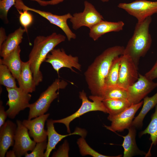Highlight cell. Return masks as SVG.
Instances as JSON below:
<instances>
[{
	"label": "cell",
	"mask_w": 157,
	"mask_h": 157,
	"mask_svg": "<svg viewBox=\"0 0 157 157\" xmlns=\"http://www.w3.org/2000/svg\"><path fill=\"white\" fill-rule=\"evenodd\" d=\"M47 142V140L37 143L31 153H26L25 157H44V151L46 149Z\"/></svg>",
	"instance_id": "obj_32"
},
{
	"label": "cell",
	"mask_w": 157,
	"mask_h": 157,
	"mask_svg": "<svg viewBox=\"0 0 157 157\" xmlns=\"http://www.w3.org/2000/svg\"><path fill=\"white\" fill-rule=\"evenodd\" d=\"M124 25V23L122 21L111 22L103 20L90 29L89 36L95 41L106 33L122 30Z\"/></svg>",
	"instance_id": "obj_18"
},
{
	"label": "cell",
	"mask_w": 157,
	"mask_h": 157,
	"mask_svg": "<svg viewBox=\"0 0 157 157\" xmlns=\"http://www.w3.org/2000/svg\"><path fill=\"white\" fill-rule=\"evenodd\" d=\"M67 83L63 80L56 78L47 89L40 94L34 103L30 104L28 119L35 118L44 114L48 110L51 103L58 96L56 92L60 89H65Z\"/></svg>",
	"instance_id": "obj_4"
},
{
	"label": "cell",
	"mask_w": 157,
	"mask_h": 157,
	"mask_svg": "<svg viewBox=\"0 0 157 157\" xmlns=\"http://www.w3.org/2000/svg\"><path fill=\"white\" fill-rule=\"evenodd\" d=\"M16 0H0V18L6 24L8 23V14L10 9L15 4Z\"/></svg>",
	"instance_id": "obj_31"
},
{
	"label": "cell",
	"mask_w": 157,
	"mask_h": 157,
	"mask_svg": "<svg viewBox=\"0 0 157 157\" xmlns=\"http://www.w3.org/2000/svg\"><path fill=\"white\" fill-rule=\"evenodd\" d=\"M84 137H81L79 138L77 143L79 149L81 154L82 156L90 155L94 157H119L121 155L117 156H109L101 154L92 148L87 143Z\"/></svg>",
	"instance_id": "obj_29"
},
{
	"label": "cell",
	"mask_w": 157,
	"mask_h": 157,
	"mask_svg": "<svg viewBox=\"0 0 157 157\" xmlns=\"http://www.w3.org/2000/svg\"><path fill=\"white\" fill-rule=\"evenodd\" d=\"M2 102L0 101V127L5 122V120L8 115L5 110L4 107L2 105Z\"/></svg>",
	"instance_id": "obj_35"
},
{
	"label": "cell",
	"mask_w": 157,
	"mask_h": 157,
	"mask_svg": "<svg viewBox=\"0 0 157 157\" xmlns=\"http://www.w3.org/2000/svg\"><path fill=\"white\" fill-rule=\"evenodd\" d=\"M121 58L117 85L127 90L138 80V68L129 56L123 55Z\"/></svg>",
	"instance_id": "obj_13"
},
{
	"label": "cell",
	"mask_w": 157,
	"mask_h": 157,
	"mask_svg": "<svg viewBox=\"0 0 157 157\" xmlns=\"http://www.w3.org/2000/svg\"><path fill=\"white\" fill-rule=\"evenodd\" d=\"M32 1H34L37 2L39 4L40 6H44V0H31Z\"/></svg>",
	"instance_id": "obj_39"
},
{
	"label": "cell",
	"mask_w": 157,
	"mask_h": 157,
	"mask_svg": "<svg viewBox=\"0 0 157 157\" xmlns=\"http://www.w3.org/2000/svg\"><path fill=\"white\" fill-rule=\"evenodd\" d=\"M53 120H47V136L48 141L47 149L44 153V157H48L52 151L55 148L57 144L63 138L73 135H77L85 138L86 135V131L82 129L76 128L74 131L68 134L63 135L59 134L56 131Z\"/></svg>",
	"instance_id": "obj_16"
},
{
	"label": "cell",
	"mask_w": 157,
	"mask_h": 157,
	"mask_svg": "<svg viewBox=\"0 0 157 157\" xmlns=\"http://www.w3.org/2000/svg\"><path fill=\"white\" fill-rule=\"evenodd\" d=\"M150 135V140L151 143L150 149L145 157L151 156L150 151L153 145H156L157 144V104L155 106L154 112L151 116V120L147 128L140 134L141 136L146 134Z\"/></svg>",
	"instance_id": "obj_25"
},
{
	"label": "cell",
	"mask_w": 157,
	"mask_h": 157,
	"mask_svg": "<svg viewBox=\"0 0 157 157\" xmlns=\"http://www.w3.org/2000/svg\"><path fill=\"white\" fill-rule=\"evenodd\" d=\"M69 150L68 144L66 141H65L61 146L59 147L58 150L54 152L52 157H68V151Z\"/></svg>",
	"instance_id": "obj_33"
},
{
	"label": "cell",
	"mask_w": 157,
	"mask_h": 157,
	"mask_svg": "<svg viewBox=\"0 0 157 157\" xmlns=\"http://www.w3.org/2000/svg\"><path fill=\"white\" fill-rule=\"evenodd\" d=\"M6 88L8 97L6 105L9 107L6 112L9 118L13 119L20 111L28 108L31 95L19 87Z\"/></svg>",
	"instance_id": "obj_9"
},
{
	"label": "cell",
	"mask_w": 157,
	"mask_h": 157,
	"mask_svg": "<svg viewBox=\"0 0 157 157\" xmlns=\"http://www.w3.org/2000/svg\"><path fill=\"white\" fill-rule=\"evenodd\" d=\"M143 99L142 109L138 115L134 118L131 125L135 128L142 127L145 116L157 104V92L151 97L146 96Z\"/></svg>",
	"instance_id": "obj_23"
},
{
	"label": "cell",
	"mask_w": 157,
	"mask_h": 157,
	"mask_svg": "<svg viewBox=\"0 0 157 157\" xmlns=\"http://www.w3.org/2000/svg\"><path fill=\"white\" fill-rule=\"evenodd\" d=\"M151 21L149 17L141 22H137L132 36L124 47L123 55L129 56L138 68L140 58L144 56L151 46L149 27Z\"/></svg>",
	"instance_id": "obj_3"
},
{
	"label": "cell",
	"mask_w": 157,
	"mask_h": 157,
	"mask_svg": "<svg viewBox=\"0 0 157 157\" xmlns=\"http://www.w3.org/2000/svg\"><path fill=\"white\" fill-rule=\"evenodd\" d=\"M6 157H16L15 151L12 150L6 152Z\"/></svg>",
	"instance_id": "obj_38"
},
{
	"label": "cell",
	"mask_w": 157,
	"mask_h": 157,
	"mask_svg": "<svg viewBox=\"0 0 157 157\" xmlns=\"http://www.w3.org/2000/svg\"><path fill=\"white\" fill-rule=\"evenodd\" d=\"M66 38L63 35L53 32L47 36H38L34 39L28 61L36 86L42 81L43 75L40 70L42 63L44 62L48 54L57 45L65 41Z\"/></svg>",
	"instance_id": "obj_2"
},
{
	"label": "cell",
	"mask_w": 157,
	"mask_h": 157,
	"mask_svg": "<svg viewBox=\"0 0 157 157\" xmlns=\"http://www.w3.org/2000/svg\"><path fill=\"white\" fill-rule=\"evenodd\" d=\"M124 49L119 45L108 48L88 66L84 75L92 95L100 96L106 87L105 80L113 62L123 54Z\"/></svg>",
	"instance_id": "obj_1"
},
{
	"label": "cell",
	"mask_w": 157,
	"mask_h": 157,
	"mask_svg": "<svg viewBox=\"0 0 157 157\" xmlns=\"http://www.w3.org/2000/svg\"><path fill=\"white\" fill-rule=\"evenodd\" d=\"M21 51L19 46L6 57L0 59V64L6 65L17 80L19 77L23 62L20 57Z\"/></svg>",
	"instance_id": "obj_20"
},
{
	"label": "cell",
	"mask_w": 157,
	"mask_h": 157,
	"mask_svg": "<svg viewBox=\"0 0 157 157\" xmlns=\"http://www.w3.org/2000/svg\"><path fill=\"white\" fill-rule=\"evenodd\" d=\"M157 87V82L139 74L137 81L127 89V99L131 105L138 103Z\"/></svg>",
	"instance_id": "obj_11"
},
{
	"label": "cell",
	"mask_w": 157,
	"mask_h": 157,
	"mask_svg": "<svg viewBox=\"0 0 157 157\" xmlns=\"http://www.w3.org/2000/svg\"><path fill=\"white\" fill-rule=\"evenodd\" d=\"M79 97L81 100L82 104L79 109L72 114L65 118L58 120H53L54 123H62L66 126L67 131L70 133L69 124L75 119L79 117L85 113L92 111H100L107 113V110L103 103V99L100 97L91 95L89 98L93 101L88 99L86 94L84 90L79 92Z\"/></svg>",
	"instance_id": "obj_5"
},
{
	"label": "cell",
	"mask_w": 157,
	"mask_h": 157,
	"mask_svg": "<svg viewBox=\"0 0 157 157\" xmlns=\"http://www.w3.org/2000/svg\"><path fill=\"white\" fill-rule=\"evenodd\" d=\"M128 133L125 136H121L124 138L122 146L124 149L123 157H131L133 156L146 154L138 148L136 142V128L131 126L128 129Z\"/></svg>",
	"instance_id": "obj_21"
},
{
	"label": "cell",
	"mask_w": 157,
	"mask_h": 157,
	"mask_svg": "<svg viewBox=\"0 0 157 157\" xmlns=\"http://www.w3.org/2000/svg\"><path fill=\"white\" fill-rule=\"evenodd\" d=\"M17 11L20 14L19 18V23L25 29L26 32L27 33L28 28L33 22V16L28 10H23V11L19 10Z\"/></svg>",
	"instance_id": "obj_30"
},
{
	"label": "cell",
	"mask_w": 157,
	"mask_h": 157,
	"mask_svg": "<svg viewBox=\"0 0 157 157\" xmlns=\"http://www.w3.org/2000/svg\"><path fill=\"white\" fill-rule=\"evenodd\" d=\"M17 125L7 120L0 127V157H4L9 147L13 146Z\"/></svg>",
	"instance_id": "obj_17"
},
{
	"label": "cell",
	"mask_w": 157,
	"mask_h": 157,
	"mask_svg": "<svg viewBox=\"0 0 157 157\" xmlns=\"http://www.w3.org/2000/svg\"><path fill=\"white\" fill-rule=\"evenodd\" d=\"M10 70L5 65L0 64V83L6 87H17L15 80Z\"/></svg>",
	"instance_id": "obj_28"
},
{
	"label": "cell",
	"mask_w": 157,
	"mask_h": 157,
	"mask_svg": "<svg viewBox=\"0 0 157 157\" xmlns=\"http://www.w3.org/2000/svg\"><path fill=\"white\" fill-rule=\"evenodd\" d=\"M49 115V113L43 114L32 120H24L22 122L23 124L29 130L30 137L36 143L47 140V131L45 130L44 126Z\"/></svg>",
	"instance_id": "obj_15"
},
{
	"label": "cell",
	"mask_w": 157,
	"mask_h": 157,
	"mask_svg": "<svg viewBox=\"0 0 157 157\" xmlns=\"http://www.w3.org/2000/svg\"><path fill=\"white\" fill-rule=\"evenodd\" d=\"M109 115L113 116L122 112L131 104L127 99H108L103 100Z\"/></svg>",
	"instance_id": "obj_24"
},
{
	"label": "cell",
	"mask_w": 157,
	"mask_h": 157,
	"mask_svg": "<svg viewBox=\"0 0 157 157\" xmlns=\"http://www.w3.org/2000/svg\"><path fill=\"white\" fill-rule=\"evenodd\" d=\"M84 3L83 11L74 13L69 19L72 28L74 30H77L83 26L90 29L104 19L103 16L91 3L85 1Z\"/></svg>",
	"instance_id": "obj_8"
},
{
	"label": "cell",
	"mask_w": 157,
	"mask_h": 157,
	"mask_svg": "<svg viewBox=\"0 0 157 157\" xmlns=\"http://www.w3.org/2000/svg\"><path fill=\"white\" fill-rule=\"evenodd\" d=\"M144 75L148 78L152 80L157 78V59L151 68Z\"/></svg>",
	"instance_id": "obj_34"
},
{
	"label": "cell",
	"mask_w": 157,
	"mask_h": 157,
	"mask_svg": "<svg viewBox=\"0 0 157 157\" xmlns=\"http://www.w3.org/2000/svg\"><path fill=\"white\" fill-rule=\"evenodd\" d=\"M121 56L115 59L111 66L105 80L106 87L117 85Z\"/></svg>",
	"instance_id": "obj_27"
},
{
	"label": "cell",
	"mask_w": 157,
	"mask_h": 157,
	"mask_svg": "<svg viewBox=\"0 0 157 157\" xmlns=\"http://www.w3.org/2000/svg\"><path fill=\"white\" fill-rule=\"evenodd\" d=\"M7 37L5 29L1 27L0 28V47L6 40Z\"/></svg>",
	"instance_id": "obj_37"
},
{
	"label": "cell",
	"mask_w": 157,
	"mask_h": 157,
	"mask_svg": "<svg viewBox=\"0 0 157 157\" xmlns=\"http://www.w3.org/2000/svg\"><path fill=\"white\" fill-rule=\"evenodd\" d=\"M44 62L50 64L58 75L60 69L63 67L69 68L74 72L75 71L72 67L81 71L78 58L67 54L63 48L53 49L48 54Z\"/></svg>",
	"instance_id": "obj_10"
},
{
	"label": "cell",
	"mask_w": 157,
	"mask_h": 157,
	"mask_svg": "<svg viewBox=\"0 0 157 157\" xmlns=\"http://www.w3.org/2000/svg\"><path fill=\"white\" fill-rule=\"evenodd\" d=\"M103 100L108 99H127V90L118 85L106 87L103 90L100 96Z\"/></svg>",
	"instance_id": "obj_26"
},
{
	"label": "cell",
	"mask_w": 157,
	"mask_h": 157,
	"mask_svg": "<svg viewBox=\"0 0 157 157\" xmlns=\"http://www.w3.org/2000/svg\"><path fill=\"white\" fill-rule=\"evenodd\" d=\"M14 6L17 10L31 11L45 18L50 23L60 28L64 32L69 41L76 38V34L71 30L67 23L68 20L72 16L70 13L63 15L54 14L49 12L30 8L26 6L22 0H16Z\"/></svg>",
	"instance_id": "obj_6"
},
{
	"label": "cell",
	"mask_w": 157,
	"mask_h": 157,
	"mask_svg": "<svg viewBox=\"0 0 157 157\" xmlns=\"http://www.w3.org/2000/svg\"><path fill=\"white\" fill-rule=\"evenodd\" d=\"M17 127L15 137V143L13 150L16 157H21L29 151H32L36 143L30 138L28 129L19 120L16 121Z\"/></svg>",
	"instance_id": "obj_14"
},
{
	"label": "cell",
	"mask_w": 157,
	"mask_h": 157,
	"mask_svg": "<svg viewBox=\"0 0 157 157\" xmlns=\"http://www.w3.org/2000/svg\"><path fill=\"white\" fill-rule=\"evenodd\" d=\"M24 29L19 27L13 32L9 34L6 40L0 47V55L3 58L15 50L21 43Z\"/></svg>",
	"instance_id": "obj_19"
},
{
	"label": "cell",
	"mask_w": 157,
	"mask_h": 157,
	"mask_svg": "<svg viewBox=\"0 0 157 157\" xmlns=\"http://www.w3.org/2000/svg\"><path fill=\"white\" fill-rule=\"evenodd\" d=\"M143 103L142 101L136 104H132L120 113L113 116L109 115L108 120L111 122L109 126H105L108 129L114 132L122 131L131 126L135 115Z\"/></svg>",
	"instance_id": "obj_12"
},
{
	"label": "cell",
	"mask_w": 157,
	"mask_h": 157,
	"mask_svg": "<svg viewBox=\"0 0 157 157\" xmlns=\"http://www.w3.org/2000/svg\"><path fill=\"white\" fill-rule=\"evenodd\" d=\"M117 6L135 17L138 23L157 13V1L137 0L130 3H120Z\"/></svg>",
	"instance_id": "obj_7"
},
{
	"label": "cell",
	"mask_w": 157,
	"mask_h": 157,
	"mask_svg": "<svg viewBox=\"0 0 157 157\" xmlns=\"http://www.w3.org/2000/svg\"><path fill=\"white\" fill-rule=\"evenodd\" d=\"M17 81L19 87L25 92L29 93L35 91L36 86L28 61L23 62L21 72Z\"/></svg>",
	"instance_id": "obj_22"
},
{
	"label": "cell",
	"mask_w": 157,
	"mask_h": 157,
	"mask_svg": "<svg viewBox=\"0 0 157 157\" xmlns=\"http://www.w3.org/2000/svg\"><path fill=\"white\" fill-rule=\"evenodd\" d=\"M65 0H50L49 1H44L45 6L47 5H54L58 4V3L63 2ZM104 2H107L109 0H100Z\"/></svg>",
	"instance_id": "obj_36"
}]
</instances>
